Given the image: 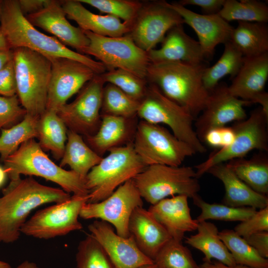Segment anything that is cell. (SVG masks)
Segmentation results:
<instances>
[{"label": "cell", "instance_id": "cell-23", "mask_svg": "<svg viewBox=\"0 0 268 268\" xmlns=\"http://www.w3.org/2000/svg\"><path fill=\"white\" fill-rule=\"evenodd\" d=\"M161 43L159 49H153L147 52L150 63L182 62L191 64L205 63L199 42L185 32L183 24L171 28Z\"/></svg>", "mask_w": 268, "mask_h": 268}, {"label": "cell", "instance_id": "cell-30", "mask_svg": "<svg viewBox=\"0 0 268 268\" xmlns=\"http://www.w3.org/2000/svg\"><path fill=\"white\" fill-rule=\"evenodd\" d=\"M102 158L87 144L81 135L67 130V141L60 166H69L71 170L85 180L90 170Z\"/></svg>", "mask_w": 268, "mask_h": 268}, {"label": "cell", "instance_id": "cell-14", "mask_svg": "<svg viewBox=\"0 0 268 268\" xmlns=\"http://www.w3.org/2000/svg\"><path fill=\"white\" fill-rule=\"evenodd\" d=\"M104 84L100 74H95L80 90L73 101L65 104L57 112L68 130L84 137L96 133L101 120Z\"/></svg>", "mask_w": 268, "mask_h": 268}, {"label": "cell", "instance_id": "cell-35", "mask_svg": "<svg viewBox=\"0 0 268 268\" xmlns=\"http://www.w3.org/2000/svg\"><path fill=\"white\" fill-rule=\"evenodd\" d=\"M218 14L228 22L237 20L267 23L268 21V5L258 0H225Z\"/></svg>", "mask_w": 268, "mask_h": 268}, {"label": "cell", "instance_id": "cell-46", "mask_svg": "<svg viewBox=\"0 0 268 268\" xmlns=\"http://www.w3.org/2000/svg\"><path fill=\"white\" fill-rule=\"evenodd\" d=\"M16 81L13 59L0 69V95L10 97L16 94Z\"/></svg>", "mask_w": 268, "mask_h": 268}, {"label": "cell", "instance_id": "cell-37", "mask_svg": "<svg viewBox=\"0 0 268 268\" xmlns=\"http://www.w3.org/2000/svg\"><path fill=\"white\" fill-rule=\"evenodd\" d=\"M140 102L110 83L104 86L101 115L133 118L137 117Z\"/></svg>", "mask_w": 268, "mask_h": 268}, {"label": "cell", "instance_id": "cell-53", "mask_svg": "<svg viewBox=\"0 0 268 268\" xmlns=\"http://www.w3.org/2000/svg\"><path fill=\"white\" fill-rule=\"evenodd\" d=\"M11 50L4 35L0 31V50Z\"/></svg>", "mask_w": 268, "mask_h": 268}, {"label": "cell", "instance_id": "cell-25", "mask_svg": "<svg viewBox=\"0 0 268 268\" xmlns=\"http://www.w3.org/2000/svg\"><path fill=\"white\" fill-rule=\"evenodd\" d=\"M101 120L96 133L85 137L87 144L103 157L110 149L133 143L138 122L136 117L126 118L101 115Z\"/></svg>", "mask_w": 268, "mask_h": 268}, {"label": "cell", "instance_id": "cell-31", "mask_svg": "<svg viewBox=\"0 0 268 268\" xmlns=\"http://www.w3.org/2000/svg\"><path fill=\"white\" fill-rule=\"evenodd\" d=\"M226 165L242 181L261 194H268V157L266 154L255 155L250 159L236 158Z\"/></svg>", "mask_w": 268, "mask_h": 268}, {"label": "cell", "instance_id": "cell-11", "mask_svg": "<svg viewBox=\"0 0 268 268\" xmlns=\"http://www.w3.org/2000/svg\"><path fill=\"white\" fill-rule=\"evenodd\" d=\"M83 31L89 40L83 55L95 57L104 66L106 71L121 69L146 79L150 63L147 52L138 47L129 34L111 37Z\"/></svg>", "mask_w": 268, "mask_h": 268}, {"label": "cell", "instance_id": "cell-26", "mask_svg": "<svg viewBox=\"0 0 268 268\" xmlns=\"http://www.w3.org/2000/svg\"><path fill=\"white\" fill-rule=\"evenodd\" d=\"M61 1L66 16L75 21L82 30L111 37H121L130 31L131 23L122 22L121 19L111 15L92 13L78 0Z\"/></svg>", "mask_w": 268, "mask_h": 268}, {"label": "cell", "instance_id": "cell-6", "mask_svg": "<svg viewBox=\"0 0 268 268\" xmlns=\"http://www.w3.org/2000/svg\"><path fill=\"white\" fill-rule=\"evenodd\" d=\"M87 174L85 184L89 192L87 202H99L120 186L134 178L146 166L135 152L133 143L112 148Z\"/></svg>", "mask_w": 268, "mask_h": 268}, {"label": "cell", "instance_id": "cell-56", "mask_svg": "<svg viewBox=\"0 0 268 268\" xmlns=\"http://www.w3.org/2000/svg\"><path fill=\"white\" fill-rule=\"evenodd\" d=\"M139 268H157L156 265L154 264H149L142 266Z\"/></svg>", "mask_w": 268, "mask_h": 268}, {"label": "cell", "instance_id": "cell-27", "mask_svg": "<svg viewBox=\"0 0 268 268\" xmlns=\"http://www.w3.org/2000/svg\"><path fill=\"white\" fill-rule=\"evenodd\" d=\"M206 173L223 184L225 194L222 203L235 207H252L256 209L268 206V196L258 193L251 188L226 163L216 164L210 167Z\"/></svg>", "mask_w": 268, "mask_h": 268}, {"label": "cell", "instance_id": "cell-12", "mask_svg": "<svg viewBox=\"0 0 268 268\" xmlns=\"http://www.w3.org/2000/svg\"><path fill=\"white\" fill-rule=\"evenodd\" d=\"M88 199L89 194L73 195L67 201L38 211L23 225L21 233L36 238L48 239L80 230L83 227L78 217Z\"/></svg>", "mask_w": 268, "mask_h": 268}, {"label": "cell", "instance_id": "cell-13", "mask_svg": "<svg viewBox=\"0 0 268 268\" xmlns=\"http://www.w3.org/2000/svg\"><path fill=\"white\" fill-rule=\"evenodd\" d=\"M143 204L133 179L120 186L109 197L99 202H87L82 207L79 217L84 219H99L113 225L116 233L129 236L128 224L134 210Z\"/></svg>", "mask_w": 268, "mask_h": 268}, {"label": "cell", "instance_id": "cell-24", "mask_svg": "<svg viewBox=\"0 0 268 268\" xmlns=\"http://www.w3.org/2000/svg\"><path fill=\"white\" fill-rule=\"evenodd\" d=\"M128 230L140 251L153 261L172 239L164 227L142 206L136 207L133 212Z\"/></svg>", "mask_w": 268, "mask_h": 268}, {"label": "cell", "instance_id": "cell-8", "mask_svg": "<svg viewBox=\"0 0 268 268\" xmlns=\"http://www.w3.org/2000/svg\"><path fill=\"white\" fill-rule=\"evenodd\" d=\"M133 179L141 198L151 205L169 196L192 199L201 189L196 171L190 166L151 165Z\"/></svg>", "mask_w": 268, "mask_h": 268}, {"label": "cell", "instance_id": "cell-47", "mask_svg": "<svg viewBox=\"0 0 268 268\" xmlns=\"http://www.w3.org/2000/svg\"><path fill=\"white\" fill-rule=\"evenodd\" d=\"M225 0H181L178 2L185 6L188 5L197 6L204 14H217L222 8Z\"/></svg>", "mask_w": 268, "mask_h": 268}, {"label": "cell", "instance_id": "cell-15", "mask_svg": "<svg viewBox=\"0 0 268 268\" xmlns=\"http://www.w3.org/2000/svg\"><path fill=\"white\" fill-rule=\"evenodd\" d=\"M183 24L181 16L164 0L142 1L128 34L138 47L148 52L162 42L171 28Z\"/></svg>", "mask_w": 268, "mask_h": 268}, {"label": "cell", "instance_id": "cell-4", "mask_svg": "<svg viewBox=\"0 0 268 268\" xmlns=\"http://www.w3.org/2000/svg\"><path fill=\"white\" fill-rule=\"evenodd\" d=\"M3 168L10 180L20 175L36 176L55 183L67 193L87 195L85 180L72 170H66L55 164L34 138L21 144L4 161Z\"/></svg>", "mask_w": 268, "mask_h": 268}, {"label": "cell", "instance_id": "cell-18", "mask_svg": "<svg viewBox=\"0 0 268 268\" xmlns=\"http://www.w3.org/2000/svg\"><path fill=\"white\" fill-rule=\"evenodd\" d=\"M88 228L90 234L105 251L115 268H139L153 263L140 251L132 236H119L108 222L96 220Z\"/></svg>", "mask_w": 268, "mask_h": 268}, {"label": "cell", "instance_id": "cell-1", "mask_svg": "<svg viewBox=\"0 0 268 268\" xmlns=\"http://www.w3.org/2000/svg\"><path fill=\"white\" fill-rule=\"evenodd\" d=\"M70 197L63 189L39 183L32 176L10 180L0 198V242L17 241L28 216L37 207L63 202Z\"/></svg>", "mask_w": 268, "mask_h": 268}, {"label": "cell", "instance_id": "cell-51", "mask_svg": "<svg viewBox=\"0 0 268 268\" xmlns=\"http://www.w3.org/2000/svg\"><path fill=\"white\" fill-rule=\"evenodd\" d=\"M13 50H0V69L13 59Z\"/></svg>", "mask_w": 268, "mask_h": 268}, {"label": "cell", "instance_id": "cell-49", "mask_svg": "<svg viewBox=\"0 0 268 268\" xmlns=\"http://www.w3.org/2000/svg\"><path fill=\"white\" fill-rule=\"evenodd\" d=\"M20 10L25 16L43 9L49 0H18Z\"/></svg>", "mask_w": 268, "mask_h": 268}, {"label": "cell", "instance_id": "cell-17", "mask_svg": "<svg viewBox=\"0 0 268 268\" xmlns=\"http://www.w3.org/2000/svg\"><path fill=\"white\" fill-rule=\"evenodd\" d=\"M49 60L51 75L46 110L57 113L96 73L89 67L75 60L63 57Z\"/></svg>", "mask_w": 268, "mask_h": 268}, {"label": "cell", "instance_id": "cell-34", "mask_svg": "<svg viewBox=\"0 0 268 268\" xmlns=\"http://www.w3.org/2000/svg\"><path fill=\"white\" fill-rule=\"evenodd\" d=\"M39 118L26 114L20 122L9 129H2L0 134V160L3 162L25 141L37 138Z\"/></svg>", "mask_w": 268, "mask_h": 268}, {"label": "cell", "instance_id": "cell-55", "mask_svg": "<svg viewBox=\"0 0 268 268\" xmlns=\"http://www.w3.org/2000/svg\"><path fill=\"white\" fill-rule=\"evenodd\" d=\"M0 268H11V267L8 263L0 261Z\"/></svg>", "mask_w": 268, "mask_h": 268}, {"label": "cell", "instance_id": "cell-41", "mask_svg": "<svg viewBox=\"0 0 268 268\" xmlns=\"http://www.w3.org/2000/svg\"><path fill=\"white\" fill-rule=\"evenodd\" d=\"M76 262L77 268H115L103 247L90 234L79 243Z\"/></svg>", "mask_w": 268, "mask_h": 268}, {"label": "cell", "instance_id": "cell-36", "mask_svg": "<svg viewBox=\"0 0 268 268\" xmlns=\"http://www.w3.org/2000/svg\"><path fill=\"white\" fill-rule=\"evenodd\" d=\"M219 235L236 264L251 268H268V259L260 256L234 230L223 229Z\"/></svg>", "mask_w": 268, "mask_h": 268}, {"label": "cell", "instance_id": "cell-52", "mask_svg": "<svg viewBox=\"0 0 268 268\" xmlns=\"http://www.w3.org/2000/svg\"><path fill=\"white\" fill-rule=\"evenodd\" d=\"M16 268H41L38 266L35 263L25 261L19 265Z\"/></svg>", "mask_w": 268, "mask_h": 268}, {"label": "cell", "instance_id": "cell-9", "mask_svg": "<svg viewBox=\"0 0 268 268\" xmlns=\"http://www.w3.org/2000/svg\"><path fill=\"white\" fill-rule=\"evenodd\" d=\"M268 115L261 107L254 109L250 115L243 121L236 122L232 128L234 139L229 146L212 152L207 159L195 165L199 179L211 167L229 160L244 157L250 151L258 149L268 151Z\"/></svg>", "mask_w": 268, "mask_h": 268}, {"label": "cell", "instance_id": "cell-19", "mask_svg": "<svg viewBox=\"0 0 268 268\" xmlns=\"http://www.w3.org/2000/svg\"><path fill=\"white\" fill-rule=\"evenodd\" d=\"M268 78V53L244 57L242 66L228 86V90L238 98L259 104L268 115V93L265 90Z\"/></svg>", "mask_w": 268, "mask_h": 268}, {"label": "cell", "instance_id": "cell-39", "mask_svg": "<svg viewBox=\"0 0 268 268\" xmlns=\"http://www.w3.org/2000/svg\"><path fill=\"white\" fill-rule=\"evenodd\" d=\"M153 263L157 268H200L189 249L172 239L159 251Z\"/></svg>", "mask_w": 268, "mask_h": 268}, {"label": "cell", "instance_id": "cell-28", "mask_svg": "<svg viewBox=\"0 0 268 268\" xmlns=\"http://www.w3.org/2000/svg\"><path fill=\"white\" fill-rule=\"evenodd\" d=\"M197 233L185 238V243L204 254L203 262L212 260L229 266L236 265L231 253L221 240L217 226L213 223L203 221L198 222Z\"/></svg>", "mask_w": 268, "mask_h": 268}, {"label": "cell", "instance_id": "cell-54", "mask_svg": "<svg viewBox=\"0 0 268 268\" xmlns=\"http://www.w3.org/2000/svg\"><path fill=\"white\" fill-rule=\"evenodd\" d=\"M7 174L5 171L3 167L0 166V187L1 186L6 180Z\"/></svg>", "mask_w": 268, "mask_h": 268}, {"label": "cell", "instance_id": "cell-7", "mask_svg": "<svg viewBox=\"0 0 268 268\" xmlns=\"http://www.w3.org/2000/svg\"><path fill=\"white\" fill-rule=\"evenodd\" d=\"M137 117L151 124L168 126L178 139L189 145L196 153L207 151L193 127L194 117L185 108L165 96L153 84L148 83Z\"/></svg>", "mask_w": 268, "mask_h": 268}, {"label": "cell", "instance_id": "cell-3", "mask_svg": "<svg viewBox=\"0 0 268 268\" xmlns=\"http://www.w3.org/2000/svg\"><path fill=\"white\" fill-rule=\"evenodd\" d=\"M207 67L205 63H150L146 79L167 98L187 110L196 119L203 110L209 93L202 81L203 73Z\"/></svg>", "mask_w": 268, "mask_h": 268}, {"label": "cell", "instance_id": "cell-2", "mask_svg": "<svg viewBox=\"0 0 268 268\" xmlns=\"http://www.w3.org/2000/svg\"><path fill=\"white\" fill-rule=\"evenodd\" d=\"M0 26V31L11 50L25 48L49 59L68 58L86 65L98 74L106 71L100 62L70 50L55 37L39 31L22 14L17 0H3Z\"/></svg>", "mask_w": 268, "mask_h": 268}, {"label": "cell", "instance_id": "cell-5", "mask_svg": "<svg viewBox=\"0 0 268 268\" xmlns=\"http://www.w3.org/2000/svg\"><path fill=\"white\" fill-rule=\"evenodd\" d=\"M16 94L26 114L39 118L46 111L51 75V62L31 50H13Z\"/></svg>", "mask_w": 268, "mask_h": 268}, {"label": "cell", "instance_id": "cell-21", "mask_svg": "<svg viewBox=\"0 0 268 268\" xmlns=\"http://www.w3.org/2000/svg\"><path fill=\"white\" fill-rule=\"evenodd\" d=\"M66 16L61 1L56 0H49L43 9L25 16L34 26L54 35L66 46H70L83 54L89 44V40L83 31L71 25Z\"/></svg>", "mask_w": 268, "mask_h": 268}, {"label": "cell", "instance_id": "cell-43", "mask_svg": "<svg viewBox=\"0 0 268 268\" xmlns=\"http://www.w3.org/2000/svg\"><path fill=\"white\" fill-rule=\"evenodd\" d=\"M20 104L17 94L10 97L0 95V134L3 128L24 118L26 112Z\"/></svg>", "mask_w": 268, "mask_h": 268}, {"label": "cell", "instance_id": "cell-29", "mask_svg": "<svg viewBox=\"0 0 268 268\" xmlns=\"http://www.w3.org/2000/svg\"><path fill=\"white\" fill-rule=\"evenodd\" d=\"M230 41L244 57L268 53V26L267 23L238 22L233 28Z\"/></svg>", "mask_w": 268, "mask_h": 268}, {"label": "cell", "instance_id": "cell-57", "mask_svg": "<svg viewBox=\"0 0 268 268\" xmlns=\"http://www.w3.org/2000/svg\"><path fill=\"white\" fill-rule=\"evenodd\" d=\"M2 2H3L2 0H0V21L1 11H2Z\"/></svg>", "mask_w": 268, "mask_h": 268}, {"label": "cell", "instance_id": "cell-45", "mask_svg": "<svg viewBox=\"0 0 268 268\" xmlns=\"http://www.w3.org/2000/svg\"><path fill=\"white\" fill-rule=\"evenodd\" d=\"M234 139L232 127H222L212 129L204 136L203 142L215 148H223L230 145Z\"/></svg>", "mask_w": 268, "mask_h": 268}, {"label": "cell", "instance_id": "cell-20", "mask_svg": "<svg viewBox=\"0 0 268 268\" xmlns=\"http://www.w3.org/2000/svg\"><path fill=\"white\" fill-rule=\"evenodd\" d=\"M165 4L177 12L182 18L184 23L192 27L196 32L198 42L205 59L211 58L216 47L230 41L233 27L218 13L199 14L184 6L178 2Z\"/></svg>", "mask_w": 268, "mask_h": 268}, {"label": "cell", "instance_id": "cell-10", "mask_svg": "<svg viewBox=\"0 0 268 268\" xmlns=\"http://www.w3.org/2000/svg\"><path fill=\"white\" fill-rule=\"evenodd\" d=\"M133 145L146 166L153 164L180 166L187 157L196 153L165 127L143 120L137 123Z\"/></svg>", "mask_w": 268, "mask_h": 268}, {"label": "cell", "instance_id": "cell-16", "mask_svg": "<svg viewBox=\"0 0 268 268\" xmlns=\"http://www.w3.org/2000/svg\"><path fill=\"white\" fill-rule=\"evenodd\" d=\"M251 104L233 96L225 83H219L209 92L203 110L195 120V132L200 140L203 143L206 134L212 129L246 119L248 116L244 107Z\"/></svg>", "mask_w": 268, "mask_h": 268}, {"label": "cell", "instance_id": "cell-48", "mask_svg": "<svg viewBox=\"0 0 268 268\" xmlns=\"http://www.w3.org/2000/svg\"><path fill=\"white\" fill-rule=\"evenodd\" d=\"M244 239L260 256L268 258V231L257 232Z\"/></svg>", "mask_w": 268, "mask_h": 268}, {"label": "cell", "instance_id": "cell-22", "mask_svg": "<svg viewBox=\"0 0 268 268\" xmlns=\"http://www.w3.org/2000/svg\"><path fill=\"white\" fill-rule=\"evenodd\" d=\"M188 197L176 195L150 206L148 210L166 230L171 238L182 242L188 232L197 230L198 222L192 218Z\"/></svg>", "mask_w": 268, "mask_h": 268}, {"label": "cell", "instance_id": "cell-32", "mask_svg": "<svg viewBox=\"0 0 268 268\" xmlns=\"http://www.w3.org/2000/svg\"><path fill=\"white\" fill-rule=\"evenodd\" d=\"M67 128L57 113L46 110L39 118L37 138L41 148L51 151L57 159L62 158L67 141Z\"/></svg>", "mask_w": 268, "mask_h": 268}, {"label": "cell", "instance_id": "cell-42", "mask_svg": "<svg viewBox=\"0 0 268 268\" xmlns=\"http://www.w3.org/2000/svg\"><path fill=\"white\" fill-rule=\"evenodd\" d=\"M90 5L101 12L114 16L124 22L133 21L140 9L142 1L134 0H78Z\"/></svg>", "mask_w": 268, "mask_h": 268}, {"label": "cell", "instance_id": "cell-50", "mask_svg": "<svg viewBox=\"0 0 268 268\" xmlns=\"http://www.w3.org/2000/svg\"><path fill=\"white\" fill-rule=\"evenodd\" d=\"M200 268H251L250 267L236 264L234 266H229L216 261L214 262H203L199 265Z\"/></svg>", "mask_w": 268, "mask_h": 268}, {"label": "cell", "instance_id": "cell-40", "mask_svg": "<svg viewBox=\"0 0 268 268\" xmlns=\"http://www.w3.org/2000/svg\"><path fill=\"white\" fill-rule=\"evenodd\" d=\"M104 83L114 85L132 98L141 102L144 97L148 86L146 79L140 78L121 69L106 71L100 74Z\"/></svg>", "mask_w": 268, "mask_h": 268}, {"label": "cell", "instance_id": "cell-38", "mask_svg": "<svg viewBox=\"0 0 268 268\" xmlns=\"http://www.w3.org/2000/svg\"><path fill=\"white\" fill-rule=\"evenodd\" d=\"M192 199L194 204L201 210L196 219L198 222L209 219L241 222L251 217L257 211L252 207H235L223 203H209L198 194Z\"/></svg>", "mask_w": 268, "mask_h": 268}, {"label": "cell", "instance_id": "cell-33", "mask_svg": "<svg viewBox=\"0 0 268 268\" xmlns=\"http://www.w3.org/2000/svg\"><path fill=\"white\" fill-rule=\"evenodd\" d=\"M224 45V51L219 60L212 66H208L203 73V83L209 92L225 76L234 78L243 63V56L230 41Z\"/></svg>", "mask_w": 268, "mask_h": 268}, {"label": "cell", "instance_id": "cell-44", "mask_svg": "<svg viewBox=\"0 0 268 268\" xmlns=\"http://www.w3.org/2000/svg\"><path fill=\"white\" fill-rule=\"evenodd\" d=\"M234 230L245 238L262 231H268V206L260 209L248 219L240 222Z\"/></svg>", "mask_w": 268, "mask_h": 268}]
</instances>
